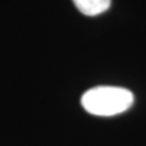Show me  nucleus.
Wrapping results in <instances>:
<instances>
[{"instance_id": "nucleus-2", "label": "nucleus", "mask_w": 146, "mask_h": 146, "mask_svg": "<svg viewBox=\"0 0 146 146\" xmlns=\"http://www.w3.org/2000/svg\"><path fill=\"white\" fill-rule=\"evenodd\" d=\"M76 7L86 16H98L107 11L111 5V0H72Z\"/></svg>"}, {"instance_id": "nucleus-1", "label": "nucleus", "mask_w": 146, "mask_h": 146, "mask_svg": "<svg viewBox=\"0 0 146 146\" xmlns=\"http://www.w3.org/2000/svg\"><path fill=\"white\" fill-rule=\"evenodd\" d=\"M133 102V93L119 86H96L82 96V106L85 111L101 117L119 115L130 108Z\"/></svg>"}]
</instances>
